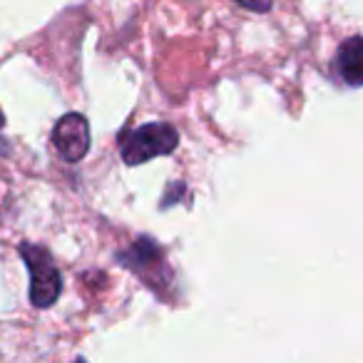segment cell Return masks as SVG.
<instances>
[{
	"mask_svg": "<svg viewBox=\"0 0 363 363\" xmlns=\"http://www.w3.org/2000/svg\"><path fill=\"white\" fill-rule=\"evenodd\" d=\"M336 70L351 87L363 85V38H348L336 55Z\"/></svg>",
	"mask_w": 363,
	"mask_h": 363,
	"instance_id": "277c9868",
	"label": "cell"
},
{
	"mask_svg": "<svg viewBox=\"0 0 363 363\" xmlns=\"http://www.w3.org/2000/svg\"><path fill=\"white\" fill-rule=\"evenodd\" d=\"M179 145V135L172 125L167 122H152V125H142L140 130L130 132L122 140V162L130 167H137L147 160L169 155Z\"/></svg>",
	"mask_w": 363,
	"mask_h": 363,
	"instance_id": "6da1fadb",
	"label": "cell"
},
{
	"mask_svg": "<svg viewBox=\"0 0 363 363\" xmlns=\"http://www.w3.org/2000/svg\"><path fill=\"white\" fill-rule=\"evenodd\" d=\"M6 125V115H3V112H0V127Z\"/></svg>",
	"mask_w": 363,
	"mask_h": 363,
	"instance_id": "52a82bcc",
	"label": "cell"
},
{
	"mask_svg": "<svg viewBox=\"0 0 363 363\" xmlns=\"http://www.w3.org/2000/svg\"><path fill=\"white\" fill-rule=\"evenodd\" d=\"M52 145L60 152L62 160L67 162H80L90 150V125L82 115L70 112V115L60 117L52 130Z\"/></svg>",
	"mask_w": 363,
	"mask_h": 363,
	"instance_id": "3957f363",
	"label": "cell"
},
{
	"mask_svg": "<svg viewBox=\"0 0 363 363\" xmlns=\"http://www.w3.org/2000/svg\"><path fill=\"white\" fill-rule=\"evenodd\" d=\"M6 145H8V142L3 140V137H0V155H6V152H8V147H6Z\"/></svg>",
	"mask_w": 363,
	"mask_h": 363,
	"instance_id": "8992f818",
	"label": "cell"
},
{
	"mask_svg": "<svg viewBox=\"0 0 363 363\" xmlns=\"http://www.w3.org/2000/svg\"><path fill=\"white\" fill-rule=\"evenodd\" d=\"M239 6L247 8V11H254V13H267L272 8V0H237Z\"/></svg>",
	"mask_w": 363,
	"mask_h": 363,
	"instance_id": "5b68a950",
	"label": "cell"
},
{
	"mask_svg": "<svg viewBox=\"0 0 363 363\" xmlns=\"http://www.w3.org/2000/svg\"><path fill=\"white\" fill-rule=\"evenodd\" d=\"M21 257L30 272V301L38 308H48L57 301L62 291V279L50 252L38 244H23Z\"/></svg>",
	"mask_w": 363,
	"mask_h": 363,
	"instance_id": "7a4b0ae2",
	"label": "cell"
}]
</instances>
